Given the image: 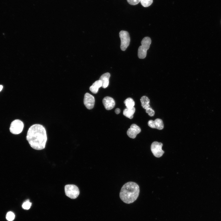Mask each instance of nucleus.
<instances>
[{
    "label": "nucleus",
    "mask_w": 221,
    "mask_h": 221,
    "mask_svg": "<svg viewBox=\"0 0 221 221\" xmlns=\"http://www.w3.org/2000/svg\"><path fill=\"white\" fill-rule=\"evenodd\" d=\"M26 138L33 149L38 150L43 149L47 140L46 130L42 125H33L29 128Z\"/></svg>",
    "instance_id": "nucleus-1"
},
{
    "label": "nucleus",
    "mask_w": 221,
    "mask_h": 221,
    "mask_svg": "<svg viewBox=\"0 0 221 221\" xmlns=\"http://www.w3.org/2000/svg\"><path fill=\"white\" fill-rule=\"evenodd\" d=\"M139 187L135 182H129L125 184L121 188L119 194L120 199L128 204L133 203L138 196Z\"/></svg>",
    "instance_id": "nucleus-2"
},
{
    "label": "nucleus",
    "mask_w": 221,
    "mask_h": 221,
    "mask_svg": "<svg viewBox=\"0 0 221 221\" xmlns=\"http://www.w3.org/2000/svg\"><path fill=\"white\" fill-rule=\"evenodd\" d=\"M151 43L150 37H144L142 40L141 44L138 50V56L140 59L145 58L147 54V52L149 49Z\"/></svg>",
    "instance_id": "nucleus-3"
},
{
    "label": "nucleus",
    "mask_w": 221,
    "mask_h": 221,
    "mask_svg": "<svg viewBox=\"0 0 221 221\" xmlns=\"http://www.w3.org/2000/svg\"><path fill=\"white\" fill-rule=\"evenodd\" d=\"M64 191L66 196L72 199L77 198L79 194L78 187L74 184H67L64 187Z\"/></svg>",
    "instance_id": "nucleus-4"
},
{
    "label": "nucleus",
    "mask_w": 221,
    "mask_h": 221,
    "mask_svg": "<svg viewBox=\"0 0 221 221\" xmlns=\"http://www.w3.org/2000/svg\"><path fill=\"white\" fill-rule=\"evenodd\" d=\"M121 40L120 48L122 50L125 51L130 44V37L129 33L126 31L122 30L119 33Z\"/></svg>",
    "instance_id": "nucleus-5"
},
{
    "label": "nucleus",
    "mask_w": 221,
    "mask_h": 221,
    "mask_svg": "<svg viewBox=\"0 0 221 221\" xmlns=\"http://www.w3.org/2000/svg\"><path fill=\"white\" fill-rule=\"evenodd\" d=\"M24 127V124L21 120L16 119L11 123L10 130L13 134H17L22 131Z\"/></svg>",
    "instance_id": "nucleus-6"
},
{
    "label": "nucleus",
    "mask_w": 221,
    "mask_h": 221,
    "mask_svg": "<svg viewBox=\"0 0 221 221\" xmlns=\"http://www.w3.org/2000/svg\"><path fill=\"white\" fill-rule=\"evenodd\" d=\"M163 144L161 142H154L151 146V151L155 157H161L165 152L162 149Z\"/></svg>",
    "instance_id": "nucleus-7"
},
{
    "label": "nucleus",
    "mask_w": 221,
    "mask_h": 221,
    "mask_svg": "<svg viewBox=\"0 0 221 221\" xmlns=\"http://www.w3.org/2000/svg\"><path fill=\"white\" fill-rule=\"evenodd\" d=\"M95 99L93 96L87 93L84 96L83 103L86 107L89 109H92L94 105Z\"/></svg>",
    "instance_id": "nucleus-8"
},
{
    "label": "nucleus",
    "mask_w": 221,
    "mask_h": 221,
    "mask_svg": "<svg viewBox=\"0 0 221 221\" xmlns=\"http://www.w3.org/2000/svg\"><path fill=\"white\" fill-rule=\"evenodd\" d=\"M141 131V129L140 127L137 125L133 124L128 130L127 134L130 138L134 139L136 137L137 134L139 133Z\"/></svg>",
    "instance_id": "nucleus-9"
},
{
    "label": "nucleus",
    "mask_w": 221,
    "mask_h": 221,
    "mask_svg": "<svg viewBox=\"0 0 221 221\" xmlns=\"http://www.w3.org/2000/svg\"><path fill=\"white\" fill-rule=\"evenodd\" d=\"M148 126L152 128H156L159 130L163 129L164 124L162 120L159 118H157L154 121L149 120L148 122Z\"/></svg>",
    "instance_id": "nucleus-10"
},
{
    "label": "nucleus",
    "mask_w": 221,
    "mask_h": 221,
    "mask_svg": "<svg viewBox=\"0 0 221 221\" xmlns=\"http://www.w3.org/2000/svg\"><path fill=\"white\" fill-rule=\"evenodd\" d=\"M103 103L105 108L108 110L112 109L115 105L114 99L109 96L105 97L103 100Z\"/></svg>",
    "instance_id": "nucleus-11"
},
{
    "label": "nucleus",
    "mask_w": 221,
    "mask_h": 221,
    "mask_svg": "<svg viewBox=\"0 0 221 221\" xmlns=\"http://www.w3.org/2000/svg\"><path fill=\"white\" fill-rule=\"evenodd\" d=\"M110 76V74L109 73L107 72L103 74L100 77L99 80L102 83V87L103 88H105L108 87Z\"/></svg>",
    "instance_id": "nucleus-12"
},
{
    "label": "nucleus",
    "mask_w": 221,
    "mask_h": 221,
    "mask_svg": "<svg viewBox=\"0 0 221 221\" xmlns=\"http://www.w3.org/2000/svg\"><path fill=\"white\" fill-rule=\"evenodd\" d=\"M102 86V83L99 80H97L89 88L90 91L94 94L97 93L99 88Z\"/></svg>",
    "instance_id": "nucleus-13"
},
{
    "label": "nucleus",
    "mask_w": 221,
    "mask_h": 221,
    "mask_svg": "<svg viewBox=\"0 0 221 221\" xmlns=\"http://www.w3.org/2000/svg\"><path fill=\"white\" fill-rule=\"evenodd\" d=\"M135 109L134 107L131 108H126L123 111V114L126 117L130 119L133 117V114L135 112Z\"/></svg>",
    "instance_id": "nucleus-14"
},
{
    "label": "nucleus",
    "mask_w": 221,
    "mask_h": 221,
    "mask_svg": "<svg viewBox=\"0 0 221 221\" xmlns=\"http://www.w3.org/2000/svg\"><path fill=\"white\" fill-rule=\"evenodd\" d=\"M141 105L142 107L146 110L147 108L150 107L149 105L150 100L148 98L145 96H142L140 99Z\"/></svg>",
    "instance_id": "nucleus-15"
},
{
    "label": "nucleus",
    "mask_w": 221,
    "mask_h": 221,
    "mask_svg": "<svg viewBox=\"0 0 221 221\" xmlns=\"http://www.w3.org/2000/svg\"><path fill=\"white\" fill-rule=\"evenodd\" d=\"M126 108H131L134 107L135 102L133 99L131 98H127L124 102Z\"/></svg>",
    "instance_id": "nucleus-16"
},
{
    "label": "nucleus",
    "mask_w": 221,
    "mask_h": 221,
    "mask_svg": "<svg viewBox=\"0 0 221 221\" xmlns=\"http://www.w3.org/2000/svg\"><path fill=\"white\" fill-rule=\"evenodd\" d=\"M140 2L142 6L144 7H148L152 3L153 0H141Z\"/></svg>",
    "instance_id": "nucleus-17"
},
{
    "label": "nucleus",
    "mask_w": 221,
    "mask_h": 221,
    "mask_svg": "<svg viewBox=\"0 0 221 221\" xmlns=\"http://www.w3.org/2000/svg\"><path fill=\"white\" fill-rule=\"evenodd\" d=\"M15 217V215L12 212L9 211L6 214V218L8 221H12L14 219Z\"/></svg>",
    "instance_id": "nucleus-18"
},
{
    "label": "nucleus",
    "mask_w": 221,
    "mask_h": 221,
    "mask_svg": "<svg viewBox=\"0 0 221 221\" xmlns=\"http://www.w3.org/2000/svg\"><path fill=\"white\" fill-rule=\"evenodd\" d=\"M32 205V203L30 202L29 200H27L25 201L22 204V207L24 209H29Z\"/></svg>",
    "instance_id": "nucleus-19"
},
{
    "label": "nucleus",
    "mask_w": 221,
    "mask_h": 221,
    "mask_svg": "<svg viewBox=\"0 0 221 221\" xmlns=\"http://www.w3.org/2000/svg\"><path fill=\"white\" fill-rule=\"evenodd\" d=\"M145 110L146 113H147L149 116H153L154 115L155 112L151 107L147 108Z\"/></svg>",
    "instance_id": "nucleus-20"
},
{
    "label": "nucleus",
    "mask_w": 221,
    "mask_h": 221,
    "mask_svg": "<svg viewBox=\"0 0 221 221\" xmlns=\"http://www.w3.org/2000/svg\"><path fill=\"white\" fill-rule=\"evenodd\" d=\"M128 2L131 5H135L138 4L141 0H127Z\"/></svg>",
    "instance_id": "nucleus-21"
},
{
    "label": "nucleus",
    "mask_w": 221,
    "mask_h": 221,
    "mask_svg": "<svg viewBox=\"0 0 221 221\" xmlns=\"http://www.w3.org/2000/svg\"><path fill=\"white\" fill-rule=\"evenodd\" d=\"M120 112V109L118 108H117L115 110V112L117 114H119Z\"/></svg>",
    "instance_id": "nucleus-22"
},
{
    "label": "nucleus",
    "mask_w": 221,
    "mask_h": 221,
    "mask_svg": "<svg viewBox=\"0 0 221 221\" xmlns=\"http://www.w3.org/2000/svg\"><path fill=\"white\" fill-rule=\"evenodd\" d=\"M3 88V86L2 85H0V91H1Z\"/></svg>",
    "instance_id": "nucleus-23"
}]
</instances>
